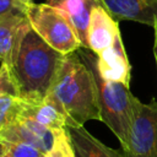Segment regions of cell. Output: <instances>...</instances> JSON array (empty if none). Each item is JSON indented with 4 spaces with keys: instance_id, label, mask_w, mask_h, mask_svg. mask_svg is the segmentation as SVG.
<instances>
[{
    "instance_id": "cell-16",
    "label": "cell",
    "mask_w": 157,
    "mask_h": 157,
    "mask_svg": "<svg viewBox=\"0 0 157 157\" xmlns=\"http://www.w3.org/2000/svg\"><path fill=\"white\" fill-rule=\"evenodd\" d=\"M0 145L10 157H44V153L40 150L28 144L0 141Z\"/></svg>"
},
{
    "instance_id": "cell-12",
    "label": "cell",
    "mask_w": 157,
    "mask_h": 157,
    "mask_svg": "<svg viewBox=\"0 0 157 157\" xmlns=\"http://www.w3.org/2000/svg\"><path fill=\"white\" fill-rule=\"evenodd\" d=\"M31 118L49 129H64L67 125V114L60 102L48 92L42 99L27 102L23 101L22 115Z\"/></svg>"
},
{
    "instance_id": "cell-19",
    "label": "cell",
    "mask_w": 157,
    "mask_h": 157,
    "mask_svg": "<svg viewBox=\"0 0 157 157\" xmlns=\"http://www.w3.org/2000/svg\"><path fill=\"white\" fill-rule=\"evenodd\" d=\"M0 157H10L4 150H2V147H1V145H0Z\"/></svg>"
},
{
    "instance_id": "cell-8",
    "label": "cell",
    "mask_w": 157,
    "mask_h": 157,
    "mask_svg": "<svg viewBox=\"0 0 157 157\" xmlns=\"http://www.w3.org/2000/svg\"><path fill=\"white\" fill-rule=\"evenodd\" d=\"M96 67L99 75L109 81H119L130 86L131 65L129 63L121 34L105 50L96 54Z\"/></svg>"
},
{
    "instance_id": "cell-7",
    "label": "cell",
    "mask_w": 157,
    "mask_h": 157,
    "mask_svg": "<svg viewBox=\"0 0 157 157\" xmlns=\"http://www.w3.org/2000/svg\"><path fill=\"white\" fill-rule=\"evenodd\" d=\"M60 130L49 129L31 118L21 117L0 132V141L28 144L47 153L54 146Z\"/></svg>"
},
{
    "instance_id": "cell-6",
    "label": "cell",
    "mask_w": 157,
    "mask_h": 157,
    "mask_svg": "<svg viewBox=\"0 0 157 157\" xmlns=\"http://www.w3.org/2000/svg\"><path fill=\"white\" fill-rule=\"evenodd\" d=\"M32 29L25 11H11L0 16V64H15L26 34Z\"/></svg>"
},
{
    "instance_id": "cell-18",
    "label": "cell",
    "mask_w": 157,
    "mask_h": 157,
    "mask_svg": "<svg viewBox=\"0 0 157 157\" xmlns=\"http://www.w3.org/2000/svg\"><path fill=\"white\" fill-rule=\"evenodd\" d=\"M153 31H155V43H153V54H155V59H156V64H157V18L153 23Z\"/></svg>"
},
{
    "instance_id": "cell-2",
    "label": "cell",
    "mask_w": 157,
    "mask_h": 157,
    "mask_svg": "<svg viewBox=\"0 0 157 157\" xmlns=\"http://www.w3.org/2000/svg\"><path fill=\"white\" fill-rule=\"evenodd\" d=\"M63 58L64 54L50 47L33 29L26 34L12 66L23 101H38L48 93Z\"/></svg>"
},
{
    "instance_id": "cell-20",
    "label": "cell",
    "mask_w": 157,
    "mask_h": 157,
    "mask_svg": "<svg viewBox=\"0 0 157 157\" xmlns=\"http://www.w3.org/2000/svg\"><path fill=\"white\" fill-rule=\"evenodd\" d=\"M20 2H22L23 5H28V4H32L33 2V0H18Z\"/></svg>"
},
{
    "instance_id": "cell-15",
    "label": "cell",
    "mask_w": 157,
    "mask_h": 157,
    "mask_svg": "<svg viewBox=\"0 0 157 157\" xmlns=\"http://www.w3.org/2000/svg\"><path fill=\"white\" fill-rule=\"evenodd\" d=\"M44 157H76V153L74 151L71 139L66 128L59 131L54 146L50 148V151L44 153Z\"/></svg>"
},
{
    "instance_id": "cell-17",
    "label": "cell",
    "mask_w": 157,
    "mask_h": 157,
    "mask_svg": "<svg viewBox=\"0 0 157 157\" xmlns=\"http://www.w3.org/2000/svg\"><path fill=\"white\" fill-rule=\"evenodd\" d=\"M26 6L18 0H0V16L11 11H25Z\"/></svg>"
},
{
    "instance_id": "cell-3",
    "label": "cell",
    "mask_w": 157,
    "mask_h": 157,
    "mask_svg": "<svg viewBox=\"0 0 157 157\" xmlns=\"http://www.w3.org/2000/svg\"><path fill=\"white\" fill-rule=\"evenodd\" d=\"M82 60L91 67L97 85L98 103L102 121L113 131L121 145V150L128 152L135 114L139 101L130 91V86L103 78L96 67V54L86 48L76 50Z\"/></svg>"
},
{
    "instance_id": "cell-13",
    "label": "cell",
    "mask_w": 157,
    "mask_h": 157,
    "mask_svg": "<svg viewBox=\"0 0 157 157\" xmlns=\"http://www.w3.org/2000/svg\"><path fill=\"white\" fill-rule=\"evenodd\" d=\"M47 4L59 10L74 27L82 48L87 49V29L92 11L102 4L101 0H47Z\"/></svg>"
},
{
    "instance_id": "cell-11",
    "label": "cell",
    "mask_w": 157,
    "mask_h": 157,
    "mask_svg": "<svg viewBox=\"0 0 157 157\" xmlns=\"http://www.w3.org/2000/svg\"><path fill=\"white\" fill-rule=\"evenodd\" d=\"M115 21H134L153 26L157 18V0H101Z\"/></svg>"
},
{
    "instance_id": "cell-1",
    "label": "cell",
    "mask_w": 157,
    "mask_h": 157,
    "mask_svg": "<svg viewBox=\"0 0 157 157\" xmlns=\"http://www.w3.org/2000/svg\"><path fill=\"white\" fill-rule=\"evenodd\" d=\"M48 92L65 109L66 126H82L88 120L102 121L94 76L77 52L64 55Z\"/></svg>"
},
{
    "instance_id": "cell-9",
    "label": "cell",
    "mask_w": 157,
    "mask_h": 157,
    "mask_svg": "<svg viewBox=\"0 0 157 157\" xmlns=\"http://www.w3.org/2000/svg\"><path fill=\"white\" fill-rule=\"evenodd\" d=\"M120 36L118 21H115L104 6H96L92 11L87 29V49L99 54L108 49Z\"/></svg>"
},
{
    "instance_id": "cell-4",
    "label": "cell",
    "mask_w": 157,
    "mask_h": 157,
    "mask_svg": "<svg viewBox=\"0 0 157 157\" xmlns=\"http://www.w3.org/2000/svg\"><path fill=\"white\" fill-rule=\"evenodd\" d=\"M32 29L50 47L66 55L82 48L69 20L49 4H28L25 10Z\"/></svg>"
},
{
    "instance_id": "cell-5",
    "label": "cell",
    "mask_w": 157,
    "mask_h": 157,
    "mask_svg": "<svg viewBox=\"0 0 157 157\" xmlns=\"http://www.w3.org/2000/svg\"><path fill=\"white\" fill-rule=\"evenodd\" d=\"M130 157H157V101L136 102L130 147Z\"/></svg>"
},
{
    "instance_id": "cell-10",
    "label": "cell",
    "mask_w": 157,
    "mask_h": 157,
    "mask_svg": "<svg viewBox=\"0 0 157 157\" xmlns=\"http://www.w3.org/2000/svg\"><path fill=\"white\" fill-rule=\"evenodd\" d=\"M23 99L11 67L0 64V132L21 118Z\"/></svg>"
},
{
    "instance_id": "cell-14",
    "label": "cell",
    "mask_w": 157,
    "mask_h": 157,
    "mask_svg": "<svg viewBox=\"0 0 157 157\" xmlns=\"http://www.w3.org/2000/svg\"><path fill=\"white\" fill-rule=\"evenodd\" d=\"M77 157H130L125 151L108 147L82 126H66Z\"/></svg>"
}]
</instances>
